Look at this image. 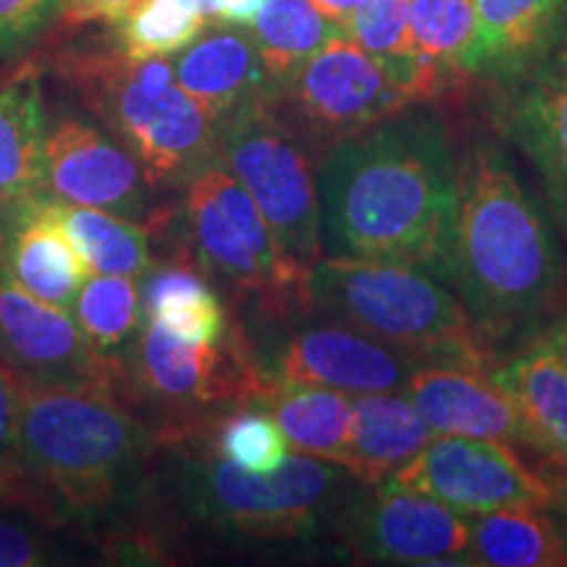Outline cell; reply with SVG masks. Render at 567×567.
Here are the masks:
<instances>
[{"instance_id":"1","label":"cell","mask_w":567,"mask_h":567,"mask_svg":"<svg viewBox=\"0 0 567 567\" xmlns=\"http://www.w3.org/2000/svg\"><path fill=\"white\" fill-rule=\"evenodd\" d=\"M457 163L442 118L400 111L318 161L326 255L394 260L450 287Z\"/></svg>"},{"instance_id":"2","label":"cell","mask_w":567,"mask_h":567,"mask_svg":"<svg viewBox=\"0 0 567 567\" xmlns=\"http://www.w3.org/2000/svg\"><path fill=\"white\" fill-rule=\"evenodd\" d=\"M450 287L488 342L555 308L565 264L544 213L499 147L478 142L457 161Z\"/></svg>"},{"instance_id":"3","label":"cell","mask_w":567,"mask_h":567,"mask_svg":"<svg viewBox=\"0 0 567 567\" xmlns=\"http://www.w3.org/2000/svg\"><path fill=\"white\" fill-rule=\"evenodd\" d=\"M210 425L161 431L151 481L179 523L250 542H295L337 520L350 496L342 465L287 455L271 473L245 471L213 444Z\"/></svg>"},{"instance_id":"4","label":"cell","mask_w":567,"mask_h":567,"mask_svg":"<svg viewBox=\"0 0 567 567\" xmlns=\"http://www.w3.org/2000/svg\"><path fill=\"white\" fill-rule=\"evenodd\" d=\"M19 405L24 457L61 523L105 515L140 494L158 429L124 394L19 381Z\"/></svg>"},{"instance_id":"5","label":"cell","mask_w":567,"mask_h":567,"mask_svg":"<svg viewBox=\"0 0 567 567\" xmlns=\"http://www.w3.org/2000/svg\"><path fill=\"white\" fill-rule=\"evenodd\" d=\"M55 71L140 161L155 189H182L216 155L221 118L176 84L174 61H134L122 48H80Z\"/></svg>"},{"instance_id":"6","label":"cell","mask_w":567,"mask_h":567,"mask_svg":"<svg viewBox=\"0 0 567 567\" xmlns=\"http://www.w3.org/2000/svg\"><path fill=\"white\" fill-rule=\"evenodd\" d=\"M310 313H329L417 363L492 371V342L460 297L423 268L394 260L323 255L308 276Z\"/></svg>"},{"instance_id":"7","label":"cell","mask_w":567,"mask_h":567,"mask_svg":"<svg viewBox=\"0 0 567 567\" xmlns=\"http://www.w3.org/2000/svg\"><path fill=\"white\" fill-rule=\"evenodd\" d=\"M182 193L174 218L176 258H187L205 279L250 302L266 321L310 316V274L284 258L264 213L237 176L213 161Z\"/></svg>"},{"instance_id":"8","label":"cell","mask_w":567,"mask_h":567,"mask_svg":"<svg viewBox=\"0 0 567 567\" xmlns=\"http://www.w3.org/2000/svg\"><path fill=\"white\" fill-rule=\"evenodd\" d=\"M124 392L134 408L155 410L163 431L200 429L258 402L268 373L243 323L231 321L216 342H187L147 321L124 347Z\"/></svg>"},{"instance_id":"9","label":"cell","mask_w":567,"mask_h":567,"mask_svg":"<svg viewBox=\"0 0 567 567\" xmlns=\"http://www.w3.org/2000/svg\"><path fill=\"white\" fill-rule=\"evenodd\" d=\"M213 161L250 193L284 258L313 271L326 255L316 145L284 116L276 95L226 113Z\"/></svg>"},{"instance_id":"10","label":"cell","mask_w":567,"mask_h":567,"mask_svg":"<svg viewBox=\"0 0 567 567\" xmlns=\"http://www.w3.org/2000/svg\"><path fill=\"white\" fill-rule=\"evenodd\" d=\"M276 105L313 145L329 147L415 103L384 63L342 32L276 87Z\"/></svg>"},{"instance_id":"11","label":"cell","mask_w":567,"mask_h":567,"mask_svg":"<svg viewBox=\"0 0 567 567\" xmlns=\"http://www.w3.org/2000/svg\"><path fill=\"white\" fill-rule=\"evenodd\" d=\"M384 484L431 496L463 515L502 507H551L557 486L496 439L436 434Z\"/></svg>"},{"instance_id":"12","label":"cell","mask_w":567,"mask_h":567,"mask_svg":"<svg viewBox=\"0 0 567 567\" xmlns=\"http://www.w3.org/2000/svg\"><path fill=\"white\" fill-rule=\"evenodd\" d=\"M371 488L347 502L337 517L339 538L352 559L371 565H467V515L392 484Z\"/></svg>"},{"instance_id":"13","label":"cell","mask_w":567,"mask_h":567,"mask_svg":"<svg viewBox=\"0 0 567 567\" xmlns=\"http://www.w3.org/2000/svg\"><path fill=\"white\" fill-rule=\"evenodd\" d=\"M0 363L30 384L105 386L124 394L122 354H103L87 342L66 308L21 289L0 258Z\"/></svg>"},{"instance_id":"14","label":"cell","mask_w":567,"mask_h":567,"mask_svg":"<svg viewBox=\"0 0 567 567\" xmlns=\"http://www.w3.org/2000/svg\"><path fill=\"white\" fill-rule=\"evenodd\" d=\"M155 187L140 161L97 126L82 118H61L45 140V195L53 200L111 210L147 224L158 216Z\"/></svg>"},{"instance_id":"15","label":"cell","mask_w":567,"mask_h":567,"mask_svg":"<svg viewBox=\"0 0 567 567\" xmlns=\"http://www.w3.org/2000/svg\"><path fill=\"white\" fill-rule=\"evenodd\" d=\"M268 379L313 384L344 394H381L405 386L417 360L350 323L305 326L289 331L264 360Z\"/></svg>"},{"instance_id":"16","label":"cell","mask_w":567,"mask_h":567,"mask_svg":"<svg viewBox=\"0 0 567 567\" xmlns=\"http://www.w3.org/2000/svg\"><path fill=\"white\" fill-rule=\"evenodd\" d=\"M408 394L436 434L496 439L523 444L520 410L488 368L467 363H421L408 375Z\"/></svg>"},{"instance_id":"17","label":"cell","mask_w":567,"mask_h":567,"mask_svg":"<svg viewBox=\"0 0 567 567\" xmlns=\"http://www.w3.org/2000/svg\"><path fill=\"white\" fill-rule=\"evenodd\" d=\"M476 40L467 74L526 76L567 38V0H473Z\"/></svg>"},{"instance_id":"18","label":"cell","mask_w":567,"mask_h":567,"mask_svg":"<svg viewBox=\"0 0 567 567\" xmlns=\"http://www.w3.org/2000/svg\"><path fill=\"white\" fill-rule=\"evenodd\" d=\"M509 126L567 229V38L526 74Z\"/></svg>"},{"instance_id":"19","label":"cell","mask_w":567,"mask_h":567,"mask_svg":"<svg viewBox=\"0 0 567 567\" xmlns=\"http://www.w3.org/2000/svg\"><path fill=\"white\" fill-rule=\"evenodd\" d=\"M492 375L520 410L523 446L549 460L557 484L567 476V354L542 334Z\"/></svg>"},{"instance_id":"20","label":"cell","mask_w":567,"mask_h":567,"mask_svg":"<svg viewBox=\"0 0 567 567\" xmlns=\"http://www.w3.org/2000/svg\"><path fill=\"white\" fill-rule=\"evenodd\" d=\"M176 84L224 118L243 105L276 95V84L260 61L250 32L216 24L203 30L174 61Z\"/></svg>"},{"instance_id":"21","label":"cell","mask_w":567,"mask_h":567,"mask_svg":"<svg viewBox=\"0 0 567 567\" xmlns=\"http://www.w3.org/2000/svg\"><path fill=\"white\" fill-rule=\"evenodd\" d=\"M42 197L11 205V226L3 247V266L21 289L38 300L71 310L90 268L53 221Z\"/></svg>"},{"instance_id":"22","label":"cell","mask_w":567,"mask_h":567,"mask_svg":"<svg viewBox=\"0 0 567 567\" xmlns=\"http://www.w3.org/2000/svg\"><path fill=\"white\" fill-rule=\"evenodd\" d=\"M434 436L408 394H358L352 425L339 463L365 486L384 484Z\"/></svg>"},{"instance_id":"23","label":"cell","mask_w":567,"mask_h":567,"mask_svg":"<svg viewBox=\"0 0 567 567\" xmlns=\"http://www.w3.org/2000/svg\"><path fill=\"white\" fill-rule=\"evenodd\" d=\"M45 140L38 74L24 66L0 84V197L9 205L45 195Z\"/></svg>"},{"instance_id":"24","label":"cell","mask_w":567,"mask_h":567,"mask_svg":"<svg viewBox=\"0 0 567 567\" xmlns=\"http://www.w3.org/2000/svg\"><path fill=\"white\" fill-rule=\"evenodd\" d=\"M147 321L163 326L187 342H216L229 329L231 316L218 300L200 268L187 258L155 264L140 279Z\"/></svg>"},{"instance_id":"25","label":"cell","mask_w":567,"mask_h":567,"mask_svg":"<svg viewBox=\"0 0 567 567\" xmlns=\"http://www.w3.org/2000/svg\"><path fill=\"white\" fill-rule=\"evenodd\" d=\"M352 394L268 379L260 405L276 417L297 455L339 463L352 425Z\"/></svg>"},{"instance_id":"26","label":"cell","mask_w":567,"mask_h":567,"mask_svg":"<svg viewBox=\"0 0 567 567\" xmlns=\"http://www.w3.org/2000/svg\"><path fill=\"white\" fill-rule=\"evenodd\" d=\"M549 507H502L467 515V565L488 567H565L567 538Z\"/></svg>"},{"instance_id":"27","label":"cell","mask_w":567,"mask_h":567,"mask_svg":"<svg viewBox=\"0 0 567 567\" xmlns=\"http://www.w3.org/2000/svg\"><path fill=\"white\" fill-rule=\"evenodd\" d=\"M45 210L66 231L69 243L87 264L90 274H116L142 279L155 266L151 231L111 210L71 205L42 197Z\"/></svg>"},{"instance_id":"28","label":"cell","mask_w":567,"mask_h":567,"mask_svg":"<svg viewBox=\"0 0 567 567\" xmlns=\"http://www.w3.org/2000/svg\"><path fill=\"white\" fill-rule=\"evenodd\" d=\"M342 32L310 0H266L250 24V38L276 87Z\"/></svg>"},{"instance_id":"29","label":"cell","mask_w":567,"mask_h":567,"mask_svg":"<svg viewBox=\"0 0 567 567\" xmlns=\"http://www.w3.org/2000/svg\"><path fill=\"white\" fill-rule=\"evenodd\" d=\"M87 342L103 354H118L145 326L140 279L116 274H90L71 305Z\"/></svg>"},{"instance_id":"30","label":"cell","mask_w":567,"mask_h":567,"mask_svg":"<svg viewBox=\"0 0 567 567\" xmlns=\"http://www.w3.org/2000/svg\"><path fill=\"white\" fill-rule=\"evenodd\" d=\"M208 24L193 0H134L116 21V45L134 61L172 59Z\"/></svg>"},{"instance_id":"31","label":"cell","mask_w":567,"mask_h":567,"mask_svg":"<svg viewBox=\"0 0 567 567\" xmlns=\"http://www.w3.org/2000/svg\"><path fill=\"white\" fill-rule=\"evenodd\" d=\"M476 40L473 0H410V42L415 59L450 76L467 74Z\"/></svg>"},{"instance_id":"32","label":"cell","mask_w":567,"mask_h":567,"mask_svg":"<svg viewBox=\"0 0 567 567\" xmlns=\"http://www.w3.org/2000/svg\"><path fill=\"white\" fill-rule=\"evenodd\" d=\"M0 509L30 513L51 526H61L59 513L24 457L19 381L3 363H0Z\"/></svg>"},{"instance_id":"33","label":"cell","mask_w":567,"mask_h":567,"mask_svg":"<svg viewBox=\"0 0 567 567\" xmlns=\"http://www.w3.org/2000/svg\"><path fill=\"white\" fill-rule=\"evenodd\" d=\"M210 434L218 452L245 471L271 473L287 460V436L260 402H247L218 417Z\"/></svg>"},{"instance_id":"34","label":"cell","mask_w":567,"mask_h":567,"mask_svg":"<svg viewBox=\"0 0 567 567\" xmlns=\"http://www.w3.org/2000/svg\"><path fill=\"white\" fill-rule=\"evenodd\" d=\"M51 526V523H48ZM61 551L34 515H0V567L59 565Z\"/></svg>"},{"instance_id":"35","label":"cell","mask_w":567,"mask_h":567,"mask_svg":"<svg viewBox=\"0 0 567 567\" xmlns=\"http://www.w3.org/2000/svg\"><path fill=\"white\" fill-rule=\"evenodd\" d=\"M61 0H0V55H19L59 17Z\"/></svg>"},{"instance_id":"36","label":"cell","mask_w":567,"mask_h":567,"mask_svg":"<svg viewBox=\"0 0 567 567\" xmlns=\"http://www.w3.org/2000/svg\"><path fill=\"white\" fill-rule=\"evenodd\" d=\"M132 3L134 0H61L59 21L63 27H84L95 21L116 24Z\"/></svg>"},{"instance_id":"37","label":"cell","mask_w":567,"mask_h":567,"mask_svg":"<svg viewBox=\"0 0 567 567\" xmlns=\"http://www.w3.org/2000/svg\"><path fill=\"white\" fill-rule=\"evenodd\" d=\"M264 3L266 0H213L210 21L213 24L250 27Z\"/></svg>"},{"instance_id":"38","label":"cell","mask_w":567,"mask_h":567,"mask_svg":"<svg viewBox=\"0 0 567 567\" xmlns=\"http://www.w3.org/2000/svg\"><path fill=\"white\" fill-rule=\"evenodd\" d=\"M310 3H313L326 19H331L337 27H342L347 32L352 13L358 11V6L363 3V0H310Z\"/></svg>"},{"instance_id":"39","label":"cell","mask_w":567,"mask_h":567,"mask_svg":"<svg viewBox=\"0 0 567 567\" xmlns=\"http://www.w3.org/2000/svg\"><path fill=\"white\" fill-rule=\"evenodd\" d=\"M9 226H11V205L0 197V258H3V247H6V237H9Z\"/></svg>"},{"instance_id":"40","label":"cell","mask_w":567,"mask_h":567,"mask_svg":"<svg viewBox=\"0 0 567 567\" xmlns=\"http://www.w3.org/2000/svg\"><path fill=\"white\" fill-rule=\"evenodd\" d=\"M544 334H547V337L551 339V342H555V344L559 347V350H563V352L567 354V316L555 326V329L544 331Z\"/></svg>"},{"instance_id":"41","label":"cell","mask_w":567,"mask_h":567,"mask_svg":"<svg viewBox=\"0 0 567 567\" xmlns=\"http://www.w3.org/2000/svg\"><path fill=\"white\" fill-rule=\"evenodd\" d=\"M557 505L563 507V515H565V526H567V476H563L557 481Z\"/></svg>"}]
</instances>
